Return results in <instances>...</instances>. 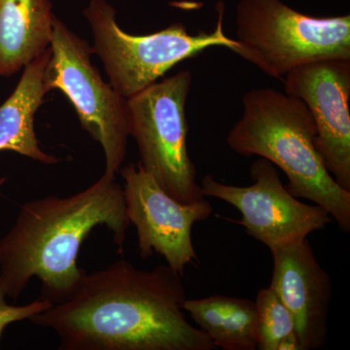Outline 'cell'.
I'll use <instances>...</instances> for the list:
<instances>
[{
  "label": "cell",
  "instance_id": "obj_1",
  "mask_svg": "<svg viewBox=\"0 0 350 350\" xmlns=\"http://www.w3.org/2000/svg\"><path fill=\"white\" fill-rule=\"evenodd\" d=\"M181 275L169 266L151 271L117 260L87 273L75 294L33 315L52 329L63 350H213L186 319Z\"/></svg>",
  "mask_w": 350,
  "mask_h": 350
},
{
  "label": "cell",
  "instance_id": "obj_2",
  "mask_svg": "<svg viewBox=\"0 0 350 350\" xmlns=\"http://www.w3.org/2000/svg\"><path fill=\"white\" fill-rule=\"evenodd\" d=\"M96 226H105L123 251L131 222L124 189L115 175L69 197L50 195L21 207L15 224L0 239V282L7 297L16 300L38 278L41 297L62 303L79 287L85 269L77 266L83 241Z\"/></svg>",
  "mask_w": 350,
  "mask_h": 350
},
{
  "label": "cell",
  "instance_id": "obj_3",
  "mask_svg": "<svg viewBox=\"0 0 350 350\" xmlns=\"http://www.w3.org/2000/svg\"><path fill=\"white\" fill-rule=\"evenodd\" d=\"M243 112L227 137L239 155L259 156L280 167L289 192L323 207L344 232H350V192L329 174L315 148L317 126L300 98L273 88L250 90Z\"/></svg>",
  "mask_w": 350,
  "mask_h": 350
},
{
  "label": "cell",
  "instance_id": "obj_4",
  "mask_svg": "<svg viewBox=\"0 0 350 350\" xmlns=\"http://www.w3.org/2000/svg\"><path fill=\"white\" fill-rule=\"evenodd\" d=\"M234 53L269 77L283 79L303 64L350 59V16L312 17L282 0H241Z\"/></svg>",
  "mask_w": 350,
  "mask_h": 350
},
{
  "label": "cell",
  "instance_id": "obj_5",
  "mask_svg": "<svg viewBox=\"0 0 350 350\" xmlns=\"http://www.w3.org/2000/svg\"><path fill=\"white\" fill-rule=\"evenodd\" d=\"M216 9L215 29L197 34L189 33L185 25L176 23L147 36H133L119 27L114 9L105 0H93L84 15L93 34L94 54L100 57L115 91L129 98L207 48L223 46L234 52L238 42L223 29L224 2L219 1Z\"/></svg>",
  "mask_w": 350,
  "mask_h": 350
},
{
  "label": "cell",
  "instance_id": "obj_6",
  "mask_svg": "<svg viewBox=\"0 0 350 350\" xmlns=\"http://www.w3.org/2000/svg\"><path fill=\"white\" fill-rule=\"evenodd\" d=\"M192 73L182 70L126 98L131 137L139 163L170 197L182 204L206 199L188 153L186 103Z\"/></svg>",
  "mask_w": 350,
  "mask_h": 350
},
{
  "label": "cell",
  "instance_id": "obj_7",
  "mask_svg": "<svg viewBox=\"0 0 350 350\" xmlns=\"http://www.w3.org/2000/svg\"><path fill=\"white\" fill-rule=\"evenodd\" d=\"M50 49L46 88L68 96L82 128L103 148L105 174L116 175L125 161L131 137L126 98L103 81L92 63L94 53L87 41L56 18Z\"/></svg>",
  "mask_w": 350,
  "mask_h": 350
},
{
  "label": "cell",
  "instance_id": "obj_8",
  "mask_svg": "<svg viewBox=\"0 0 350 350\" xmlns=\"http://www.w3.org/2000/svg\"><path fill=\"white\" fill-rule=\"evenodd\" d=\"M253 183L245 187L218 181L213 175L202 177L200 186L204 198L223 200L238 209L246 232L269 251L300 243L310 234L333 222L328 211L317 204H306L283 185L276 167L261 158L251 165Z\"/></svg>",
  "mask_w": 350,
  "mask_h": 350
},
{
  "label": "cell",
  "instance_id": "obj_9",
  "mask_svg": "<svg viewBox=\"0 0 350 350\" xmlns=\"http://www.w3.org/2000/svg\"><path fill=\"white\" fill-rule=\"evenodd\" d=\"M121 175L126 214L137 229L140 257L160 255L170 268L183 275L188 265L199 262L193 227L211 217V202L206 198L192 204L174 200L139 163L126 165Z\"/></svg>",
  "mask_w": 350,
  "mask_h": 350
},
{
  "label": "cell",
  "instance_id": "obj_10",
  "mask_svg": "<svg viewBox=\"0 0 350 350\" xmlns=\"http://www.w3.org/2000/svg\"><path fill=\"white\" fill-rule=\"evenodd\" d=\"M283 79L285 93L300 98L312 113L315 148L326 170L350 192V59L303 64Z\"/></svg>",
  "mask_w": 350,
  "mask_h": 350
},
{
  "label": "cell",
  "instance_id": "obj_11",
  "mask_svg": "<svg viewBox=\"0 0 350 350\" xmlns=\"http://www.w3.org/2000/svg\"><path fill=\"white\" fill-rule=\"evenodd\" d=\"M271 253L273 269L269 288L291 312L301 350L322 349L333 296L330 275L320 266L308 239Z\"/></svg>",
  "mask_w": 350,
  "mask_h": 350
},
{
  "label": "cell",
  "instance_id": "obj_12",
  "mask_svg": "<svg viewBox=\"0 0 350 350\" xmlns=\"http://www.w3.org/2000/svg\"><path fill=\"white\" fill-rule=\"evenodd\" d=\"M50 56L49 47L25 66L15 91L0 107V152H14L44 165H55L59 161L42 150L34 129L36 112L49 92L45 70Z\"/></svg>",
  "mask_w": 350,
  "mask_h": 350
},
{
  "label": "cell",
  "instance_id": "obj_13",
  "mask_svg": "<svg viewBox=\"0 0 350 350\" xmlns=\"http://www.w3.org/2000/svg\"><path fill=\"white\" fill-rule=\"evenodd\" d=\"M49 0H0V76H10L48 49L54 21Z\"/></svg>",
  "mask_w": 350,
  "mask_h": 350
},
{
  "label": "cell",
  "instance_id": "obj_14",
  "mask_svg": "<svg viewBox=\"0 0 350 350\" xmlns=\"http://www.w3.org/2000/svg\"><path fill=\"white\" fill-rule=\"evenodd\" d=\"M183 310L208 336L216 349H258L259 323L255 301L214 295L202 299H186Z\"/></svg>",
  "mask_w": 350,
  "mask_h": 350
},
{
  "label": "cell",
  "instance_id": "obj_15",
  "mask_svg": "<svg viewBox=\"0 0 350 350\" xmlns=\"http://www.w3.org/2000/svg\"><path fill=\"white\" fill-rule=\"evenodd\" d=\"M260 350H278L283 340L297 336L291 312L271 288H262L256 300Z\"/></svg>",
  "mask_w": 350,
  "mask_h": 350
},
{
  "label": "cell",
  "instance_id": "obj_16",
  "mask_svg": "<svg viewBox=\"0 0 350 350\" xmlns=\"http://www.w3.org/2000/svg\"><path fill=\"white\" fill-rule=\"evenodd\" d=\"M7 295L0 282V338L6 327L16 322L29 319L33 315L44 312L53 305L52 301L42 297L24 306H13L7 303Z\"/></svg>",
  "mask_w": 350,
  "mask_h": 350
},
{
  "label": "cell",
  "instance_id": "obj_17",
  "mask_svg": "<svg viewBox=\"0 0 350 350\" xmlns=\"http://www.w3.org/2000/svg\"><path fill=\"white\" fill-rule=\"evenodd\" d=\"M5 178H0V186L3 185Z\"/></svg>",
  "mask_w": 350,
  "mask_h": 350
}]
</instances>
